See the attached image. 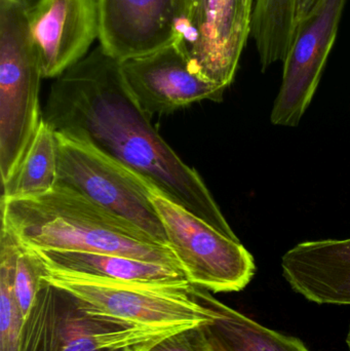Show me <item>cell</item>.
<instances>
[{
	"label": "cell",
	"mask_w": 350,
	"mask_h": 351,
	"mask_svg": "<svg viewBox=\"0 0 350 351\" xmlns=\"http://www.w3.org/2000/svg\"><path fill=\"white\" fill-rule=\"evenodd\" d=\"M283 276L318 304L350 305V239L298 243L282 258Z\"/></svg>",
	"instance_id": "4fadbf2b"
},
{
	"label": "cell",
	"mask_w": 350,
	"mask_h": 351,
	"mask_svg": "<svg viewBox=\"0 0 350 351\" xmlns=\"http://www.w3.org/2000/svg\"><path fill=\"white\" fill-rule=\"evenodd\" d=\"M57 178V136L53 128L42 119L18 170L2 185L1 197L21 199L45 195L55 188Z\"/></svg>",
	"instance_id": "2e32d148"
},
{
	"label": "cell",
	"mask_w": 350,
	"mask_h": 351,
	"mask_svg": "<svg viewBox=\"0 0 350 351\" xmlns=\"http://www.w3.org/2000/svg\"><path fill=\"white\" fill-rule=\"evenodd\" d=\"M151 200L172 250L193 286L209 292L244 290L256 271L252 254L203 219L175 204L156 190Z\"/></svg>",
	"instance_id": "52a82bcc"
},
{
	"label": "cell",
	"mask_w": 350,
	"mask_h": 351,
	"mask_svg": "<svg viewBox=\"0 0 350 351\" xmlns=\"http://www.w3.org/2000/svg\"><path fill=\"white\" fill-rule=\"evenodd\" d=\"M1 222L36 250L112 254L180 268L172 250L69 188L37 197H1ZM183 270V269H182Z\"/></svg>",
	"instance_id": "7a4b0ae2"
},
{
	"label": "cell",
	"mask_w": 350,
	"mask_h": 351,
	"mask_svg": "<svg viewBox=\"0 0 350 351\" xmlns=\"http://www.w3.org/2000/svg\"><path fill=\"white\" fill-rule=\"evenodd\" d=\"M47 268L36 251L21 243L14 272V296L25 317L45 282Z\"/></svg>",
	"instance_id": "d6986e66"
},
{
	"label": "cell",
	"mask_w": 350,
	"mask_h": 351,
	"mask_svg": "<svg viewBox=\"0 0 350 351\" xmlns=\"http://www.w3.org/2000/svg\"><path fill=\"white\" fill-rule=\"evenodd\" d=\"M322 0H294V12H295V25L305 20L310 12L316 8Z\"/></svg>",
	"instance_id": "44dd1931"
},
{
	"label": "cell",
	"mask_w": 350,
	"mask_h": 351,
	"mask_svg": "<svg viewBox=\"0 0 350 351\" xmlns=\"http://www.w3.org/2000/svg\"><path fill=\"white\" fill-rule=\"evenodd\" d=\"M43 121L86 142L229 239L240 241L197 171L151 125L127 88L121 61L101 45L51 84Z\"/></svg>",
	"instance_id": "6da1fadb"
},
{
	"label": "cell",
	"mask_w": 350,
	"mask_h": 351,
	"mask_svg": "<svg viewBox=\"0 0 350 351\" xmlns=\"http://www.w3.org/2000/svg\"><path fill=\"white\" fill-rule=\"evenodd\" d=\"M32 0H0V173L18 170L40 127V63L29 33Z\"/></svg>",
	"instance_id": "3957f363"
},
{
	"label": "cell",
	"mask_w": 350,
	"mask_h": 351,
	"mask_svg": "<svg viewBox=\"0 0 350 351\" xmlns=\"http://www.w3.org/2000/svg\"><path fill=\"white\" fill-rule=\"evenodd\" d=\"M256 0H195L185 26L189 53L197 71L228 88L252 33Z\"/></svg>",
	"instance_id": "30bf717a"
},
{
	"label": "cell",
	"mask_w": 350,
	"mask_h": 351,
	"mask_svg": "<svg viewBox=\"0 0 350 351\" xmlns=\"http://www.w3.org/2000/svg\"><path fill=\"white\" fill-rule=\"evenodd\" d=\"M36 253L49 272L127 284H189L180 268L135 258L57 250H39Z\"/></svg>",
	"instance_id": "5bb4252c"
},
{
	"label": "cell",
	"mask_w": 350,
	"mask_h": 351,
	"mask_svg": "<svg viewBox=\"0 0 350 351\" xmlns=\"http://www.w3.org/2000/svg\"><path fill=\"white\" fill-rule=\"evenodd\" d=\"M193 295L210 315L199 329L212 351H310L301 340L260 325L205 289L193 287Z\"/></svg>",
	"instance_id": "9a60e30c"
},
{
	"label": "cell",
	"mask_w": 350,
	"mask_h": 351,
	"mask_svg": "<svg viewBox=\"0 0 350 351\" xmlns=\"http://www.w3.org/2000/svg\"><path fill=\"white\" fill-rule=\"evenodd\" d=\"M28 25L43 78H58L99 38L98 0H37L29 8Z\"/></svg>",
	"instance_id": "8fae6325"
},
{
	"label": "cell",
	"mask_w": 350,
	"mask_h": 351,
	"mask_svg": "<svg viewBox=\"0 0 350 351\" xmlns=\"http://www.w3.org/2000/svg\"><path fill=\"white\" fill-rule=\"evenodd\" d=\"M347 0H322L296 27L284 63L283 80L271 121L275 125L297 127L318 90L334 47Z\"/></svg>",
	"instance_id": "ba28073f"
},
{
	"label": "cell",
	"mask_w": 350,
	"mask_h": 351,
	"mask_svg": "<svg viewBox=\"0 0 350 351\" xmlns=\"http://www.w3.org/2000/svg\"><path fill=\"white\" fill-rule=\"evenodd\" d=\"M45 280L71 293L88 313L155 329L184 330L207 323L193 285L127 284L47 270Z\"/></svg>",
	"instance_id": "8992f818"
},
{
	"label": "cell",
	"mask_w": 350,
	"mask_h": 351,
	"mask_svg": "<svg viewBox=\"0 0 350 351\" xmlns=\"http://www.w3.org/2000/svg\"><path fill=\"white\" fill-rule=\"evenodd\" d=\"M148 351H212L199 327L177 332L152 346Z\"/></svg>",
	"instance_id": "ffe728a7"
},
{
	"label": "cell",
	"mask_w": 350,
	"mask_h": 351,
	"mask_svg": "<svg viewBox=\"0 0 350 351\" xmlns=\"http://www.w3.org/2000/svg\"><path fill=\"white\" fill-rule=\"evenodd\" d=\"M347 346H349V350L350 351V328H349V335H347Z\"/></svg>",
	"instance_id": "603a6c76"
},
{
	"label": "cell",
	"mask_w": 350,
	"mask_h": 351,
	"mask_svg": "<svg viewBox=\"0 0 350 351\" xmlns=\"http://www.w3.org/2000/svg\"><path fill=\"white\" fill-rule=\"evenodd\" d=\"M179 331L92 315L45 280L25 319L20 351H148Z\"/></svg>",
	"instance_id": "277c9868"
},
{
	"label": "cell",
	"mask_w": 350,
	"mask_h": 351,
	"mask_svg": "<svg viewBox=\"0 0 350 351\" xmlns=\"http://www.w3.org/2000/svg\"><path fill=\"white\" fill-rule=\"evenodd\" d=\"M0 239V351H20L25 323L14 296V272L21 241L12 229L1 222Z\"/></svg>",
	"instance_id": "ac0fdd59"
},
{
	"label": "cell",
	"mask_w": 350,
	"mask_h": 351,
	"mask_svg": "<svg viewBox=\"0 0 350 351\" xmlns=\"http://www.w3.org/2000/svg\"><path fill=\"white\" fill-rule=\"evenodd\" d=\"M121 66L127 88L151 117L203 100L221 102L227 88L197 71L185 34L153 53L121 62Z\"/></svg>",
	"instance_id": "9c48e42d"
},
{
	"label": "cell",
	"mask_w": 350,
	"mask_h": 351,
	"mask_svg": "<svg viewBox=\"0 0 350 351\" xmlns=\"http://www.w3.org/2000/svg\"><path fill=\"white\" fill-rule=\"evenodd\" d=\"M195 0H177V8H178L179 18L181 21V26L184 30L193 8H195Z\"/></svg>",
	"instance_id": "7402d4cb"
},
{
	"label": "cell",
	"mask_w": 350,
	"mask_h": 351,
	"mask_svg": "<svg viewBox=\"0 0 350 351\" xmlns=\"http://www.w3.org/2000/svg\"><path fill=\"white\" fill-rule=\"evenodd\" d=\"M100 45L118 61L153 53L182 34L177 0H98Z\"/></svg>",
	"instance_id": "7c38bea8"
},
{
	"label": "cell",
	"mask_w": 350,
	"mask_h": 351,
	"mask_svg": "<svg viewBox=\"0 0 350 351\" xmlns=\"http://www.w3.org/2000/svg\"><path fill=\"white\" fill-rule=\"evenodd\" d=\"M55 136V185L78 192L111 214L139 227L156 243L168 247L166 230L151 200L152 190L155 189L144 178L86 142L59 133Z\"/></svg>",
	"instance_id": "5b68a950"
},
{
	"label": "cell",
	"mask_w": 350,
	"mask_h": 351,
	"mask_svg": "<svg viewBox=\"0 0 350 351\" xmlns=\"http://www.w3.org/2000/svg\"><path fill=\"white\" fill-rule=\"evenodd\" d=\"M295 31L294 0H256L251 37L263 72L285 61Z\"/></svg>",
	"instance_id": "e0dca14e"
}]
</instances>
